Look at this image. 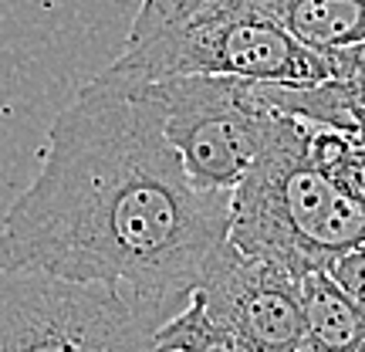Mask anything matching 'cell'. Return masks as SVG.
Instances as JSON below:
<instances>
[{"label": "cell", "instance_id": "7c38bea8", "mask_svg": "<svg viewBox=\"0 0 365 352\" xmlns=\"http://www.w3.org/2000/svg\"><path fill=\"white\" fill-rule=\"evenodd\" d=\"M325 61H328L331 79H339V75H362V79H365V44L349 48V51L331 54V58H325Z\"/></svg>", "mask_w": 365, "mask_h": 352}, {"label": "cell", "instance_id": "5b68a950", "mask_svg": "<svg viewBox=\"0 0 365 352\" xmlns=\"http://www.w3.org/2000/svg\"><path fill=\"white\" fill-rule=\"evenodd\" d=\"M166 318L112 285L0 268V352H153Z\"/></svg>", "mask_w": 365, "mask_h": 352}, {"label": "cell", "instance_id": "4fadbf2b", "mask_svg": "<svg viewBox=\"0 0 365 352\" xmlns=\"http://www.w3.org/2000/svg\"><path fill=\"white\" fill-rule=\"evenodd\" d=\"M301 352H318V349H308V346H304V349H301Z\"/></svg>", "mask_w": 365, "mask_h": 352}, {"label": "cell", "instance_id": "9c48e42d", "mask_svg": "<svg viewBox=\"0 0 365 352\" xmlns=\"http://www.w3.org/2000/svg\"><path fill=\"white\" fill-rule=\"evenodd\" d=\"M304 153L331 186L365 210V146L359 136L304 122Z\"/></svg>", "mask_w": 365, "mask_h": 352}, {"label": "cell", "instance_id": "7a4b0ae2", "mask_svg": "<svg viewBox=\"0 0 365 352\" xmlns=\"http://www.w3.org/2000/svg\"><path fill=\"white\" fill-rule=\"evenodd\" d=\"M227 241L250 258L304 278L365 244V210L322 176L304 153V122L271 109V126L230 196Z\"/></svg>", "mask_w": 365, "mask_h": 352}, {"label": "cell", "instance_id": "ba28073f", "mask_svg": "<svg viewBox=\"0 0 365 352\" xmlns=\"http://www.w3.org/2000/svg\"><path fill=\"white\" fill-rule=\"evenodd\" d=\"M304 346L318 352H365V308H359L328 271L301 278Z\"/></svg>", "mask_w": 365, "mask_h": 352}, {"label": "cell", "instance_id": "8992f818", "mask_svg": "<svg viewBox=\"0 0 365 352\" xmlns=\"http://www.w3.org/2000/svg\"><path fill=\"white\" fill-rule=\"evenodd\" d=\"M145 85L163 112V132L193 186L234 193L271 126V105L264 102L261 89L213 75H173Z\"/></svg>", "mask_w": 365, "mask_h": 352}, {"label": "cell", "instance_id": "52a82bcc", "mask_svg": "<svg viewBox=\"0 0 365 352\" xmlns=\"http://www.w3.org/2000/svg\"><path fill=\"white\" fill-rule=\"evenodd\" d=\"M254 7L322 58L365 44V0H254Z\"/></svg>", "mask_w": 365, "mask_h": 352}, {"label": "cell", "instance_id": "6da1fadb", "mask_svg": "<svg viewBox=\"0 0 365 352\" xmlns=\"http://www.w3.org/2000/svg\"><path fill=\"white\" fill-rule=\"evenodd\" d=\"M230 196L193 186L149 85L105 68L51 122L41 173L0 227V268L112 285L176 315L227 244Z\"/></svg>", "mask_w": 365, "mask_h": 352}, {"label": "cell", "instance_id": "277c9868", "mask_svg": "<svg viewBox=\"0 0 365 352\" xmlns=\"http://www.w3.org/2000/svg\"><path fill=\"white\" fill-rule=\"evenodd\" d=\"M301 278L250 258L230 241L180 312L159 326L153 352H301Z\"/></svg>", "mask_w": 365, "mask_h": 352}, {"label": "cell", "instance_id": "8fae6325", "mask_svg": "<svg viewBox=\"0 0 365 352\" xmlns=\"http://www.w3.org/2000/svg\"><path fill=\"white\" fill-rule=\"evenodd\" d=\"M328 274L335 278V285L349 295V298L365 308V244L345 251L341 258H335V264L328 268Z\"/></svg>", "mask_w": 365, "mask_h": 352}, {"label": "cell", "instance_id": "30bf717a", "mask_svg": "<svg viewBox=\"0 0 365 352\" xmlns=\"http://www.w3.org/2000/svg\"><path fill=\"white\" fill-rule=\"evenodd\" d=\"M200 4H207V0H143L125 41L149 38V34H156V31H163V27L176 24V21L186 17V14H193Z\"/></svg>", "mask_w": 365, "mask_h": 352}, {"label": "cell", "instance_id": "3957f363", "mask_svg": "<svg viewBox=\"0 0 365 352\" xmlns=\"http://www.w3.org/2000/svg\"><path fill=\"white\" fill-rule=\"evenodd\" d=\"M108 68L135 81L213 75L250 85H318L331 79L325 58L264 17L254 0H207L176 24L125 41Z\"/></svg>", "mask_w": 365, "mask_h": 352}]
</instances>
